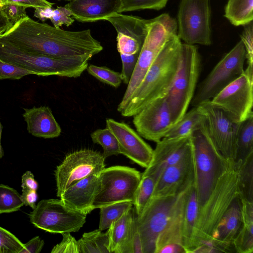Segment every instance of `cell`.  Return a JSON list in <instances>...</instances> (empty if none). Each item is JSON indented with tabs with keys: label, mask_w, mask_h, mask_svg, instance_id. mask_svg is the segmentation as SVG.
<instances>
[{
	"label": "cell",
	"mask_w": 253,
	"mask_h": 253,
	"mask_svg": "<svg viewBox=\"0 0 253 253\" xmlns=\"http://www.w3.org/2000/svg\"><path fill=\"white\" fill-rule=\"evenodd\" d=\"M0 40L30 52L57 57H82L90 60L103 48L90 29L65 31L36 21L28 16L0 35Z\"/></svg>",
	"instance_id": "cell-1"
},
{
	"label": "cell",
	"mask_w": 253,
	"mask_h": 253,
	"mask_svg": "<svg viewBox=\"0 0 253 253\" xmlns=\"http://www.w3.org/2000/svg\"><path fill=\"white\" fill-rule=\"evenodd\" d=\"M177 34L166 42L121 114L132 117L150 102L166 97L179 66L182 46Z\"/></svg>",
	"instance_id": "cell-2"
},
{
	"label": "cell",
	"mask_w": 253,
	"mask_h": 253,
	"mask_svg": "<svg viewBox=\"0 0 253 253\" xmlns=\"http://www.w3.org/2000/svg\"><path fill=\"white\" fill-rule=\"evenodd\" d=\"M238 173L234 162L222 174L205 202L199 208L189 253H211V240L218 224L238 196Z\"/></svg>",
	"instance_id": "cell-3"
},
{
	"label": "cell",
	"mask_w": 253,
	"mask_h": 253,
	"mask_svg": "<svg viewBox=\"0 0 253 253\" xmlns=\"http://www.w3.org/2000/svg\"><path fill=\"white\" fill-rule=\"evenodd\" d=\"M194 168V186L199 207L207 200L222 174L234 162L220 154L206 126L191 134Z\"/></svg>",
	"instance_id": "cell-4"
},
{
	"label": "cell",
	"mask_w": 253,
	"mask_h": 253,
	"mask_svg": "<svg viewBox=\"0 0 253 253\" xmlns=\"http://www.w3.org/2000/svg\"><path fill=\"white\" fill-rule=\"evenodd\" d=\"M0 60L33 71L42 76L80 77L86 69L85 57H57L30 52L0 40Z\"/></svg>",
	"instance_id": "cell-5"
},
{
	"label": "cell",
	"mask_w": 253,
	"mask_h": 253,
	"mask_svg": "<svg viewBox=\"0 0 253 253\" xmlns=\"http://www.w3.org/2000/svg\"><path fill=\"white\" fill-rule=\"evenodd\" d=\"M176 21L168 13L147 19V34L137 62L117 110L121 113L133 92L142 82L147 71L166 42L177 34Z\"/></svg>",
	"instance_id": "cell-6"
},
{
	"label": "cell",
	"mask_w": 253,
	"mask_h": 253,
	"mask_svg": "<svg viewBox=\"0 0 253 253\" xmlns=\"http://www.w3.org/2000/svg\"><path fill=\"white\" fill-rule=\"evenodd\" d=\"M201 67V58L197 46L182 43L177 71L166 96L173 125L187 112L195 94Z\"/></svg>",
	"instance_id": "cell-7"
},
{
	"label": "cell",
	"mask_w": 253,
	"mask_h": 253,
	"mask_svg": "<svg viewBox=\"0 0 253 253\" xmlns=\"http://www.w3.org/2000/svg\"><path fill=\"white\" fill-rule=\"evenodd\" d=\"M185 190L175 195L151 197L141 214L137 216L143 253H155L157 240L174 213Z\"/></svg>",
	"instance_id": "cell-8"
},
{
	"label": "cell",
	"mask_w": 253,
	"mask_h": 253,
	"mask_svg": "<svg viewBox=\"0 0 253 253\" xmlns=\"http://www.w3.org/2000/svg\"><path fill=\"white\" fill-rule=\"evenodd\" d=\"M246 52L241 40L216 64L199 85L191 101L193 107L210 101L244 72Z\"/></svg>",
	"instance_id": "cell-9"
},
{
	"label": "cell",
	"mask_w": 253,
	"mask_h": 253,
	"mask_svg": "<svg viewBox=\"0 0 253 253\" xmlns=\"http://www.w3.org/2000/svg\"><path fill=\"white\" fill-rule=\"evenodd\" d=\"M141 178V173L134 168L121 166L104 168L99 175V187L93 209L124 201L133 204Z\"/></svg>",
	"instance_id": "cell-10"
},
{
	"label": "cell",
	"mask_w": 253,
	"mask_h": 253,
	"mask_svg": "<svg viewBox=\"0 0 253 253\" xmlns=\"http://www.w3.org/2000/svg\"><path fill=\"white\" fill-rule=\"evenodd\" d=\"M177 35L185 43L211 44L210 0H180Z\"/></svg>",
	"instance_id": "cell-11"
},
{
	"label": "cell",
	"mask_w": 253,
	"mask_h": 253,
	"mask_svg": "<svg viewBox=\"0 0 253 253\" xmlns=\"http://www.w3.org/2000/svg\"><path fill=\"white\" fill-rule=\"evenodd\" d=\"M253 66L248 65L238 78L210 102L222 109L234 122L240 123L253 116Z\"/></svg>",
	"instance_id": "cell-12"
},
{
	"label": "cell",
	"mask_w": 253,
	"mask_h": 253,
	"mask_svg": "<svg viewBox=\"0 0 253 253\" xmlns=\"http://www.w3.org/2000/svg\"><path fill=\"white\" fill-rule=\"evenodd\" d=\"M36 227L53 234L78 231L84 225L86 215L66 206L60 199L40 201L29 215Z\"/></svg>",
	"instance_id": "cell-13"
},
{
	"label": "cell",
	"mask_w": 253,
	"mask_h": 253,
	"mask_svg": "<svg viewBox=\"0 0 253 253\" xmlns=\"http://www.w3.org/2000/svg\"><path fill=\"white\" fill-rule=\"evenodd\" d=\"M105 158L99 152L84 149L66 155L54 172L57 196L69 186L92 175H99L105 168Z\"/></svg>",
	"instance_id": "cell-14"
},
{
	"label": "cell",
	"mask_w": 253,
	"mask_h": 253,
	"mask_svg": "<svg viewBox=\"0 0 253 253\" xmlns=\"http://www.w3.org/2000/svg\"><path fill=\"white\" fill-rule=\"evenodd\" d=\"M198 106L206 116V128L216 148L227 161L234 162L237 135L241 123L233 122L222 109L211 105L210 101Z\"/></svg>",
	"instance_id": "cell-15"
},
{
	"label": "cell",
	"mask_w": 253,
	"mask_h": 253,
	"mask_svg": "<svg viewBox=\"0 0 253 253\" xmlns=\"http://www.w3.org/2000/svg\"><path fill=\"white\" fill-rule=\"evenodd\" d=\"M133 117L137 133L145 139L156 143L173 126L166 96L150 102Z\"/></svg>",
	"instance_id": "cell-16"
},
{
	"label": "cell",
	"mask_w": 253,
	"mask_h": 253,
	"mask_svg": "<svg viewBox=\"0 0 253 253\" xmlns=\"http://www.w3.org/2000/svg\"><path fill=\"white\" fill-rule=\"evenodd\" d=\"M192 151L191 135L164 137L157 142L152 160L141 176H149L155 181L167 168L173 165Z\"/></svg>",
	"instance_id": "cell-17"
},
{
	"label": "cell",
	"mask_w": 253,
	"mask_h": 253,
	"mask_svg": "<svg viewBox=\"0 0 253 253\" xmlns=\"http://www.w3.org/2000/svg\"><path fill=\"white\" fill-rule=\"evenodd\" d=\"M105 20L117 32V48L120 54L131 55L140 52L147 34V19L117 13Z\"/></svg>",
	"instance_id": "cell-18"
},
{
	"label": "cell",
	"mask_w": 253,
	"mask_h": 253,
	"mask_svg": "<svg viewBox=\"0 0 253 253\" xmlns=\"http://www.w3.org/2000/svg\"><path fill=\"white\" fill-rule=\"evenodd\" d=\"M106 127L116 137L120 152L140 166L146 168L153 156V149L129 125L112 119L106 120Z\"/></svg>",
	"instance_id": "cell-19"
},
{
	"label": "cell",
	"mask_w": 253,
	"mask_h": 253,
	"mask_svg": "<svg viewBox=\"0 0 253 253\" xmlns=\"http://www.w3.org/2000/svg\"><path fill=\"white\" fill-rule=\"evenodd\" d=\"M194 181L193 151L178 163L167 168L156 181L152 197L177 194Z\"/></svg>",
	"instance_id": "cell-20"
},
{
	"label": "cell",
	"mask_w": 253,
	"mask_h": 253,
	"mask_svg": "<svg viewBox=\"0 0 253 253\" xmlns=\"http://www.w3.org/2000/svg\"><path fill=\"white\" fill-rule=\"evenodd\" d=\"M241 225L240 200L238 196L225 212L213 233L211 246L214 253L235 252L233 242Z\"/></svg>",
	"instance_id": "cell-21"
},
{
	"label": "cell",
	"mask_w": 253,
	"mask_h": 253,
	"mask_svg": "<svg viewBox=\"0 0 253 253\" xmlns=\"http://www.w3.org/2000/svg\"><path fill=\"white\" fill-rule=\"evenodd\" d=\"M99 187V175H92L69 186L59 198L69 208L87 215L94 210L93 203Z\"/></svg>",
	"instance_id": "cell-22"
},
{
	"label": "cell",
	"mask_w": 253,
	"mask_h": 253,
	"mask_svg": "<svg viewBox=\"0 0 253 253\" xmlns=\"http://www.w3.org/2000/svg\"><path fill=\"white\" fill-rule=\"evenodd\" d=\"M64 6L70 9L73 17L82 22L105 20L120 13L121 0H72Z\"/></svg>",
	"instance_id": "cell-23"
},
{
	"label": "cell",
	"mask_w": 253,
	"mask_h": 253,
	"mask_svg": "<svg viewBox=\"0 0 253 253\" xmlns=\"http://www.w3.org/2000/svg\"><path fill=\"white\" fill-rule=\"evenodd\" d=\"M24 110L22 116L29 133L43 138H53L60 135L61 128L48 106L33 107Z\"/></svg>",
	"instance_id": "cell-24"
},
{
	"label": "cell",
	"mask_w": 253,
	"mask_h": 253,
	"mask_svg": "<svg viewBox=\"0 0 253 253\" xmlns=\"http://www.w3.org/2000/svg\"><path fill=\"white\" fill-rule=\"evenodd\" d=\"M137 215L132 207L108 229L110 253H131L132 236Z\"/></svg>",
	"instance_id": "cell-25"
},
{
	"label": "cell",
	"mask_w": 253,
	"mask_h": 253,
	"mask_svg": "<svg viewBox=\"0 0 253 253\" xmlns=\"http://www.w3.org/2000/svg\"><path fill=\"white\" fill-rule=\"evenodd\" d=\"M240 200L242 225L233 242L235 253L253 252V202Z\"/></svg>",
	"instance_id": "cell-26"
},
{
	"label": "cell",
	"mask_w": 253,
	"mask_h": 253,
	"mask_svg": "<svg viewBox=\"0 0 253 253\" xmlns=\"http://www.w3.org/2000/svg\"><path fill=\"white\" fill-rule=\"evenodd\" d=\"M199 204L194 183L188 188L185 196L182 226V245L189 253L197 218Z\"/></svg>",
	"instance_id": "cell-27"
},
{
	"label": "cell",
	"mask_w": 253,
	"mask_h": 253,
	"mask_svg": "<svg viewBox=\"0 0 253 253\" xmlns=\"http://www.w3.org/2000/svg\"><path fill=\"white\" fill-rule=\"evenodd\" d=\"M206 123V116L202 109L199 106L193 107L171 127L164 137H177L191 135L194 131L204 127Z\"/></svg>",
	"instance_id": "cell-28"
},
{
	"label": "cell",
	"mask_w": 253,
	"mask_h": 253,
	"mask_svg": "<svg viewBox=\"0 0 253 253\" xmlns=\"http://www.w3.org/2000/svg\"><path fill=\"white\" fill-rule=\"evenodd\" d=\"M188 187L185 189L182 195L175 211L166 228L159 237L156 243L155 253H158V251L163 246L169 244L175 243L182 246V219L186 193Z\"/></svg>",
	"instance_id": "cell-29"
},
{
	"label": "cell",
	"mask_w": 253,
	"mask_h": 253,
	"mask_svg": "<svg viewBox=\"0 0 253 253\" xmlns=\"http://www.w3.org/2000/svg\"><path fill=\"white\" fill-rule=\"evenodd\" d=\"M224 13L232 25H247L253 20V0H228Z\"/></svg>",
	"instance_id": "cell-30"
},
{
	"label": "cell",
	"mask_w": 253,
	"mask_h": 253,
	"mask_svg": "<svg viewBox=\"0 0 253 253\" xmlns=\"http://www.w3.org/2000/svg\"><path fill=\"white\" fill-rule=\"evenodd\" d=\"M238 173V196L253 202V153L242 162H234Z\"/></svg>",
	"instance_id": "cell-31"
},
{
	"label": "cell",
	"mask_w": 253,
	"mask_h": 253,
	"mask_svg": "<svg viewBox=\"0 0 253 253\" xmlns=\"http://www.w3.org/2000/svg\"><path fill=\"white\" fill-rule=\"evenodd\" d=\"M80 253H110L108 232L99 229L84 233L78 241Z\"/></svg>",
	"instance_id": "cell-32"
},
{
	"label": "cell",
	"mask_w": 253,
	"mask_h": 253,
	"mask_svg": "<svg viewBox=\"0 0 253 253\" xmlns=\"http://www.w3.org/2000/svg\"><path fill=\"white\" fill-rule=\"evenodd\" d=\"M253 153V116L241 122L237 135L236 159L242 162Z\"/></svg>",
	"instance_id": "cell-33"
},
{
	"label": "cell",
	"mask_w": 253,
	"mask_h": 253,
	"mask_svg": "<svg viewBox=\"0 0 253 253\" xmlns=\"http://www.w3.org/2000/svg\"><path fill=\"white\" fill-rule=\"evenodd\" d=\"M132 206L131 202L124 201L99 208L100 221L98 229L103 231L108 229L115 220L131 209Z\"/></svg>",
	"instance_id": "cell-34"
},
{
	"label": "cell",
	"mask_w": 253,
	"mask_h": 253,
	"mask_svg": "<svg viewBox=\"0 0 253 253\" xmlns=\"http://www.w3.org/2000/svg\"><path fill=\"white\" fill-rule=\"evenodd\" d=\"M155 185V180L149 176H141L135 191L133 206L137 216H139L151 198Z\"/></svg>",
	"instance_id": "cell-35"
},
{
	"label": "cell",
	"mask_w": 253,
	"mask_h": 253,
	"mask_svg": "<svg viewBox=\"0 0 253 253\" xmlns=\"http://www.w3.org/2000/svg\"><path fill=\"white\" fill-rule=\"evenodd\" d=\"M90 137L94 143L98 144L102 147V154L105 159L120 154L118 140L108 128L95 130L91 133Z\"/></svg>",
	"instance_id": "cell-36"
},
{
	"label": "cell",
	"mask_w": 253,
	"mask_h": 253,
	"mask_svg": "<svg viewBox=\"0 0 253 253\" xmlns=\"http://www.w3.org/2000/svg\"><path fill=\"white\" fill-rule=\"evenodd\" d=\"M23 206L21 195L15 189L0 184V214L16 211Z\"/></svg>",
	"instance_id": "cell-37"
},
{
	"label": "cell",
	"mask_w": 253,
	"mask_h": 253,
	"mask_svg": "<svg viewBox=\"0 0 253 253\" xmlns=\"http://www.w3.org/2000/svg\"><path fill=\"white\" fill-rule=\"evenodd\" d=\"M88 73L99 80L115 88L118 87L122 82L121 74L104 66L88 65Z\"/></svg>",
	"instance_id": "cell-38"
},
{
	"label": "cell",
	"mask_w": 253,
	"mask_h": 253,
	"mask_svg": "<svg viewBox=\"0 0 253 253\" xmlns=\"http://www.w3.org/2000/svg\"><path fill=\"white\" fill-rule=\"evenodd\" d=\"M169 0H121L120 13L143 9L160 10Z\"/></svg>",
	"instance_id": "cell-39"
},
{
	"label": "cell",
	"mask_w": 253,
	"mask_h": 253,
	"mask_svg": "<svg viewBox=\"0 0 253 253\" xmlns=\"http://www.w3.org/2000/svg\"><path fill=\"white\" fill-rule=\"evenodd\" d=\"M23 248L24 244L20 240L0 226V253H19Z\"/></svg>",
	"instance_id": "cell-40"
},
{
	"label": "cell",
	"mask_w": 253,
	"mask_h": 253,
	"mask_svg": "<svg viewBox=\"0 0 253 253\" xmlns=\"http://www.w3.org/2000/svg\"><path fill=\"white\" fill-rule=\"evenodd\" d=\"M31 74L36 75V73L17 65L0 60V80L20 79Z\"/></svg>",
	"instance_id": "cell-41"
},
{
	"label": "cell",
	"mask_w": 253,
	"mask_h": 253,
	"mask_svg": "<svg viewBox=\"0 0 253 253\" xmlns=\"http://www.w3.org/2000/svg\"><path fill=\"white\" fill-rule=\"evenodd\" d=\"M27 6L17 2L6 1L1 10L13 25L27 17Z\"/></svg>",
	"instance_id": "cell-42"
},
{
	"label": "cell",
	"mask_w": 253,
	"mask_h": 253,
	"mask_svg": "<svg viewBox=\"0 0 253 253\" xmlns=\"http://www.w3.org/2000/svg\"><path fill=\"white\" fill-rule=\"evenodd\" d=\"M72 13L71 10L65 6H57L53 9L50 19L54 27L59 28L63 25L69 26L75 21V19L71 17Z\"/></svg>",
	"instance_id": "cell-43"
},
{
	"label": "cell",
	"mask_w": 253,
	"mask_h": 253,
	"mask_svg": "<svg viewBox=\"0 0 253 253\" xmlns=\"http://www.w3.org/2000/svg\"><path fill=\"white\" fill-rule=\"evenodd\" d=\"M139 52L131 55L120 54L122 70L120 73L122 82L128 84L136 66Z\"/></svg>",
	"instance_id": "cell-44"
},
{
	"label": "cell",
	"mask_w": 253,
	"mask_h": 253,
	"mask_svg": "<svg viewBox=\"0 0 253 253\" xmlns=\"http://www.w3.org/2000/svg\"><path fill=\"white\" fill-rule=\"evenodd\" d=\"M61 242L52 248L51 253H80L78 241L70 233L61 234Z\"/></svg>",
	"instance_id": "cell-45"
},
{
	"label": "cell",
	"mask_w": 253,
	"mask_h": 253,
	"mask_svg": "<svg viewBox=\"0 0 253 253\" xmlns=\"http://www.w3.org/2000/svg\"><path fill=\"white\" fill-rule=\"evenodd\" d=\"M244 29L241 35L246 52V59L249 66H253V22L244 26Z\"/></svg>",
	"instance_id": "cell-46"
},
{
	"label": "cell",
	"mask_w": 253,
	"mask_h": 253,
	"mask_svg": "<svg viewBox=\"0 0 253 253\" xmlns=\"http://www.w3.org/2000/svg\"><path fill=\"white\" fill-rule=\"evenodd\" d=\"M44 244V241L39 236H35L26 244H24V248L19 253H39Z\"/></svg>",
	"instance_id": "cell-47"
},
{
	"label": "cell",
	"mask_w": 253,
	"mask_h": 253,
	"mask_svg": "<svg viewBox=\"0 0 253 253\" xmlns=\"http://www.w3.org/2000/svg\"><path fill=\"white\" fill-rule=\"evenodd\" d=\"M38 183L31 171H26L22 176L21 187L22 189H30L37 191Z\"/></svg>",
	"instance_id": "cell-48"
},
{
	"label": "cell",
	"mask_w": 253,
	"mask_h": 253,
	"mask_svg": "<svg viewBox=\"0 0 253 253\" xmlns=\"http://www.w3.org/2000/svg\"><path fill=\"white\" fill-rule=\"evenodd\" d=\"M21 198L24 205L29 206L33 210L35 208L36 206V203L38 198L37 191L30 189H22Z\"/></svg>",
	"instance_id": "cell-49"
},
{
	"label": "cell",
	"mask_w": 253,
	"mask_h": 253,
	"mask_svg": "<svg viewBox=\"0 0 253 253\" xmlns=\"http://www.w3.org/2000/svg\"><path fill=\"white\" fill-rule=\"evenodd\" d=\"M6 1L14 2L23 4L28 7H52L54 3L49 2L46 0H5Z\"/></svg>",
	"instance_id": "cell-50"
},
{
	"label": "cell",
	"mask_w": 253,
	"mask_h": 253,
	"mask_svg": "<svg viewBox=\"0 0 253 253\" xmlns=\"http://www.w3.org/2000/svg\"><path fill=\"white\" fill-rule=\"evenodd\" d=\"M136 218L137 216L131 239V253H143L142 243L137 227Z\"/></svg>",
	"instance_id": "cell-51"
},
{
	"label": "cell",
	"mask_w": 253,
	"mask_h": 253,
	"mask_svg": "<svg viewBox=\"0 0 253 253\" xmlns=\"http://www.w3.org/2000/svg\"><path fill=\"white\" fill-rule=\"evenodd\" d=\"M158 253H186L184 247L180 244L172 243L163 246Z\"/></svg>",
	"instance_id": "cell-52"
},
{
	"label": "cell",
	"mask_w": 253,
	"mask_h": 253,
	"mask_svg": "<svg viewBox=\"0 0 253 253\" xmlns=\"http://www.w3.org/2000/svg\"><path fill=\"white\" fill-rule=\"evenodd\" d=\"M35 9L34 16L42 22L50 19L53 10L52 7H38Z\"/></svg>",
	"instance_id": "cell-53"
},
{
	"label": "cell",
	"mask_w": 253,
	"mask_h": 253,
	"mask_svg": "<svg viewBox=\"0 0 253 253\" xmlns=\"http://www.w3.org/2000/svg\"><path fill=\"white\" fill-rule=\"evenodd\" d=\"M12 26L8 19L0 9V35L4 33Z\"/></svg>",
	"instance_id": "cell-54"
},
{
	"label": "cell",
	"mask_w": 253,
	"mask_h": 253,
	"mask_svg": "<svg viewBox=\"0 0 253 253\" xmlns=\"http://www.w3.org/2000/svg\"><path fill=\"white\" fill-rule=\"evenodd\" d=\"M2 128V125L0 122V160L4 156V151L2 149V146L1 145V137Z\"/></svg>",
	"instance_id": "cell-55"
},
{
	"label": "cell",
	"mask_w": 253,
	"mask_h": 253,
	"mask_svg": "<svg viewBox=\"0 0 253 253\" xmlns=\"http://www.w3.org/2000/svg\"><path fill=\"white\" fill-rule=\"evenodd\" d=\"M5 2H6V0H0V9H1V8L4 5Z\"/></svg>",
	"instance_id": "cell-56"
},
{
	"label": "cell",
	"mask_w": 253,
	"mask_h": 253,
	"mask_svg": "<svg viewBox=\"0 0 253 253\" xmlns=\"http://www.w3.org/2000/svg\"><path fill=\"white\" fill-rule=\"evenodd\" d=\"M66 0V1H71V0Z\"/></svg>",
	"instance_id": "cell-57"
},
{
	"label": "cell",
	"mask_w": 253,
	"mask_h": 253,
	"mask_svg": "<svg viewBox=\"0 0 253 253\" xmlns=\"http://www.w3.org/2000/svg\"><path fill=\"white\" fill-rule=\"evenodd\" d=\"M58 0V1H61V0Z\"/></svg>",
	"instance_id": "cell-58"
}]
</instances>
